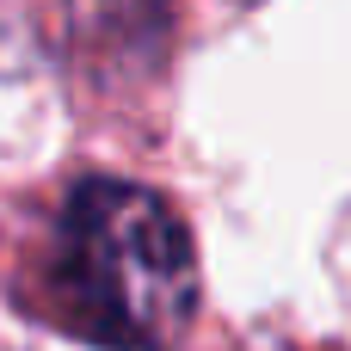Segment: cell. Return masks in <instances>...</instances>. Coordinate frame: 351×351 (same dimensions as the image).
I'll use <instances>...</instances> for the list:
<instances>
[{
    "mask_svg": "<svg viewBox=\"0 0 351 351\" xmlns=\"http://www.w3.org/2000/svg\"><path fill=\"white\" fill-rule=\"evenodd\" d=\"M37 308L99 351L179 346L197 315V259L173 204L130 179H86L43 253Z\"/></svg>",
    "mask_w": 351,
    "mask_h": 351,
    "instance_id": "1",
    "label": "cell"
},
{
    "mask_svg": "<svg viewBox=\"0 0 351 351\" xmlns=\"http://www.w3.org/2000/svg\"><path fill=\"white\" fill-rule=\"evenodd\" d=\"M62 43V0H0V74H31Z\"/></svg>",
    "mask_w": 351,
    "mask_h": 351,
    "instance_id": "2",
    "label": "cell"
}]
</instances>
